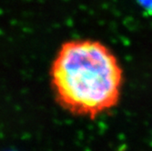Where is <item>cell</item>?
Here are the masks:
<instances>
[{
    "label": "cell",
    "mask_w": 152,
    "mask_h": 151,
    "mask_svg": "<svg viewBox=\"0 0 152 151\" xmlns=\"http://www.w3.org/2000/svg\"><path fill=\"white\" fill-rule=\"evenodd\" d=\"M49 81L62 109L94 119L118 105L123 71L116 56L100 41L70 39L61 44L55 55Z\"/></svg>",
    "instance_id": "obj_1"
},
{
    "label": "cell",
    "mask_w": 152,
    "mask_h": 151,
    "mask_svg": "<svg viewBox=\"0 0 152 151\" xmlns=\"http://www.w3.org/2000/svg\"><path fill=\"white\" fill-rule=\"evenodd\" d=\"M139 5L149 15H152V0H137Z\"/></svg>",
    "instance_id": "obj_2"
}]
</instances>
